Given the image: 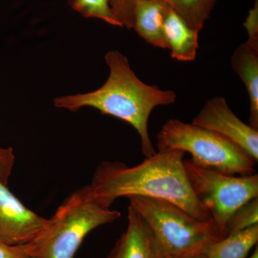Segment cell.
Returning <instances> with one entry per match:
<instances>
[{"label":"cell","instance_id":"cell-21","mask_svg":"<svg viewBox=\"0 0 258 258\" xmlns=\"http://www.w3.org/2000/svg\"><path fill=\"white\" fill-rule=\"evenodd\" d=\"M165 258H207L206 256L204 254H197V255L191 256H181V257H177V256H171L169 254H166Z\"/></svg>","mask_w":258,"mask_h":258},{"label":"cell","instance_id":"cell-11","mask_svg":"<svg viewBox=\"0 0 258 258\" xmlns=\"http://www.w3.org/2000/svg\"><path fill=\"white\" fill-rule=\"evenodd\" d=\"M231 66L248 93L249 125L258 130V48L241 44L232 54Z\"/></svg>","mask_w":258,"mask_h":258},{"label":"cell","instance_id":"cell-10","mask_svg":"<svg viewBox=\"0 0 258 258\" xmlns=\"http://www.w3.org/2000/svg\"><path fill=\"white\" fill-rule=\"evenodd\" d=\"M164 33L172 58L182 62L196 58L200 32L190 28L168 5L164 14Z\"/></svg>","mask_w":258,"mask_h":258},{"label":"cell","instance_id":"cell-12","mask_svg":"<svg viewBox=\"0 0 258 258\" xmlns=\"http://www.w3.org/2000/svg\"><path fill=\"white\" fill-rule=\"evenodd\" d=\"M166 6L161 0H139L134 12V29L152 46L168 49L164 33Z\"/></svg>","mask_w":258,"mask_h":258},{"label":"cell","instance_id":"cell-9","mask_svg":"<svg viewBox=\"0 0 258 258\" xmlns=\"http://www.w3.org/2000/svg\"><path fill=\"white\" fill-rule=\"evenodd\" d=\"M166 254L147 222L129 206L126 230L107 258H165Z\"/></svg>","mask_w":258,"mask_h":258},{"label":"cell","instance_id":"cell-7","mask_svg":"<svg viewBox=\"0 0 258 258\" xmlns=\"http://www.w3.org/2000/svg\"><path fill=\"white\" fill-rule=\"evenodd\" d=\"M191 123L220 134L257 162L258 130L240 120L223 97H212L208 100Z\"/></svg>","mask_w":258,"mask_h":258},{"label":"cell","instance_id":"cell-13","mask_svg":"<svg viewBox=\"0 0 258 258\" xmlns=\"http://www.w3.org/2000/svg\"><path fill=\"white\" fill-rule=\"evenodd\" d=\"M257 241L258 224L213 242L203 254L207 258H246Z\"/></svg>","mask_w":258,"mask_h":258},{"label":"cell","instance_id":"cell-18","mask_svg":"<svg viewBox=\"0 0 258 258\" xmlns=\"http://www.w3.org/2000/svg\"><path fill=\"white\" fill-rule=\"evenodd\" d=\"M0 258H37L31 243L8 244L0 242Z\"/></svg>","mask_w":258,"mask_h":258},{"label":"cell","instance_id":"cell-23","mask_svg":"<svg viewBox=\"0 0 258 258\" xmlns=\"http://www.w3.org/2000/svg\"><path fill=\"white\" fill-rule=\"evenodd\" d=\"M0 148H1V147H0Z\"/></svg>","mask_w":258,"mask_h":258},{"label":"cell","instance_id":"cell-17","mask_svg":"<svg viewBox=\"0 0 258 258\" xmlns=\"http://www.w3.org/2000/svg\"><path fill=\"white\" fill-rule=\"evenodd\" d=\"M139 0H110L115 18L121 27L134 29V12Z\"/></svg>","mask_w":258,"mask_h":258},{"label":"cell","instance_id":"cell-19","mask_svg":"<svg viewBox=\"0 0 258 258\" xmlns=\"http://www.w3.org/2000/svg\"><path fill=\"white\" fill-rule=\"evenodd\" d=\"M13 148H0V183L8 184L15 164Z\"/></svg>","mask_w":258,"mask_h":258},{"label":"cell","instance_id":"cell-14","mask_svg":"<svg viewBox=\"0 0 258 258\" xmlns=\"http://www.w3.org/2000/svg\"><path fill=\"white\" fill-rule=\"evenodd\" d=\"M171 7L195 31L203 30L217 0H161Z\"/></svg>","mask_w":258,"mask_h":258},{"label":"cell","instance_id":"cell-20","mask_svg":"<svg viewBox=\"0 0 258 258\" xmlns=\"http://www.w3.org/2000/svg\"><path fill=\"white\" fill-rule=\"evenodd\" d=\"M244 27L248 34L247 43L258 48V5L256 0L253 8L249 10L248 16L244 23Z\"/></svg>","mask_w":258,"mask_h":258},{"label":"cell","instance_id":"cell-4","mask_svg":"<svg viewBox=\"0 0 258 258\" xmlns=\"http://www.w3.org/2000/svg\"><path fill=\"white\" fill-rule=\"evenodd\" d=\"M128 198L129 206L143 217L169 255L203 254L210 244L223 238L213 220H199L170 202L142 196Z\"/></svg>","mask_w":258,"mask_h":258},{"label":"cell","instance_id":"cell-16","mask_svg":"<svg viewBox=\"0 0 258 258\" xmlns=\"http://www.w3.org/2000/svg\"><path fill=\"white\" fill-rule=\"evenodd\" d=\"M258 224V198L244 204L229 219L226 232L227 236L245 230Z\"/></svg>","mask_w":258,"mask_h":258},{"label":"cell","instance_id":"cell-3","mask_svg":"<svg viewBox=\"0 0 258 258\" xmlns=\"http://www.w3.org/2000/svg\"><path fill=\"white\" fill-rule=\"evenodd\" d=\"M120 217V212L100 203L86 185L64 200L30 243L37 258H74L90 232Z\"/></svg>","mask_w":258,"mask_h":258},{"label":"cell","instance_id":"cell-6","mask_svg":"<svg viewBox=\"0 0 258 258\" xmlns=\"http://www.w3.org/2000/svg\"><path fill=\"white\" fill-rule=\"evenodd\" d=\"M194 192L205 207L222 237L227 236V222L244 204L258 198V175H227L204 169L191 159L184 160Z\"/></svg>","mask_w":258,"mask_h":258},{"label":"cell","instance_id":"cell-15","mask_svg":"<svg viewBox=\"0 0 258 258\" xmlns=\"http://www.w3.org/2000/svg\"><path fill=\"white\" fill-rule=\"evenodd\" d=\"M70 5L85 18L100 19L113 26L121 27L113 15L110 0H70Z\"/></svg>","mask_w":258,"mask_h":258},{"label":"cell","instance_id":"cell-1","mask_svg":"<svg viewBox=\"0 0 258 258\" xmlns=\"http://www.w3.org/2000/svg\"><path fill=\"white\" fill-rule=\"evenodd\" d=\"M184 154L180 150L158 151L132 167L120 161H103L95 171L90 187L107 208L122 197H147L170 202L199 220L211 221L210 212L190 185Z\"/></svg>","mask_w":258,"mask_h":258},{"label":"cell","instance_id":"cell-22","mask_svg":"<svg viewBox=\"0 0 258 258\" xmlns=\"http://www.w3.org/2000/svg\"><path fill=\"white\" fill-rule=\"evenodd\" d=\"M249 258H258V247L257 246H256L255 250L254 251L253 253H252V255L249 257Z\"/></svg>","mask_w":258,"mask_h":258},{"label":"cell","instance_id":"cell-8","mask_svg":"<svg viewBox=\"0 0 258 258\" xmlns=\"http://www.w3.org/2000/svg\"><path fill=\"white\" fill-rule=\"evenodd\" d=\"M7 185L0 183V242H31L45 225L46 218L27 208Z\"/></svg>","mask_w":258,"mask_h":258},{"label":"cell","instance_id":"cell-5","mask_svg":"<svg viewBox=\"0 0 258 258\" xmlns=\"http://www.w3.org/2000/svg\"><path fill=\"white\" fill-rule=\"evenodd\" d=\"M158 151L180 150L191 154L194 164L227 175L255 174L256 161L220 134L193 123L170 119L157 136Z\"/></svg>","mask_w":258,"mask_h":258},{"label":"cell","instance_id":"cell-2","mask_svg":"<svg viewBox=\"0 0 258 258\" xmlns=\"http://www.w3.org/2000/svg\"><path fill=\"white\" fill-rule=\"evenodd\" d=\"M105 60L110 75L101 88L85 94L57 98L55 106L72 111L93 107L103 114L127 122L138 132L144 156L152 157L157 152L149 137V116L156 107L173 104L176 93L143 82L132 71L127 57L118 51L107 52Z\"/></svg>","mask_w":258,"mask_h":258}]
</instances>
